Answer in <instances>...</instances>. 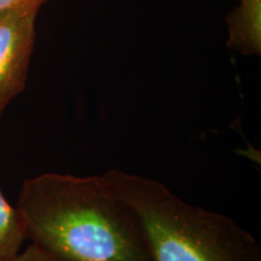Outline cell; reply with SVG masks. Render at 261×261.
Segmentation results:
<instances>
[{
  "mask_svg": "<svg viewBox=\"0 0 261 261\" xmlns=\"http://www.w3.org/2000/svg\"><path fill=\"white\" fill-rule=\"evenodd\" d=\"M227 46L243 55L261 54V0H240L227 18Z\"/></svg>",
  "mask_w": 261,
  "mask_h": 261,
  "instance_id": "cell-4",
  "label": "cell"
},
{
  "mask_svg": "<svg viewBox=\"0 0 261 261\" xmlns=\"http://www.w3.org/2000/svg\"><path fill=\"white\" fill-rule=\"evenodd\" d=\"M46 2L47 0H0V14H2V12L9 11V10L21 8V6L31 4L44 5Z\"/></svg>",
  "mask_w": 261,
  "mask_h": 261,
  "instance_id": "cell-7",
  "label": "cell"
},
{
  "mask_svg": "<svg viewBox=\"0 0 261 261\" xmlns=\"http://www.w3.org/2000/svg\"><path fill=\"white\" fill-rule=\"evenodd\" d=\"M27 240L17 207H12L0 191V257L15 255Z\"/></svg>",
  "mask_w": 261,
  "mask_h": 261,
  "instance_id": "cell-5",
  "label": "cell"
},
{
  "mask_svg": "<svg viewBox=\"0 0 261 261\" xmlns=\"http://www.w3.org/2000/svg\"><path fill=\"white\" fill-rule=\"evenodd\" d=\"M130 208L151 261H261L256 238L218 212L184 201L152 178L103 173Z\"/></svg>",
  "mask_w": 261,
  "mask_h": 261,
  "instance_id": "cell-2",
  "label": "cell"
},
{
  "mask_svg": "<svg viewBox=\"0 0 261 261\" xmlns=\"http://www.w3.org/2000/svg\"><path fill=\"white\" fill-rule=\"evenodd\" d=\"M41 6L31 4L0 14V117L25 87Z\"/></svg>",
  "mask_w": 261,
  "mask_h": 261,
  "instance_id": "cell-3",
  "label": "cell"
},
{
  "mask_svg": "<svg viewBox=\"0 0 261 261\" xmlns=\"http://www.w3.org/2000/svg\"><path fill=\"white\" fill-rule=\"evenodd\" d=\"M16 207L27 238L62 261H151L135 214L103 174L28 178Z\"/></svg>",
  "mask_w": 261,
  "mask_h": 261,
  "instance_id": "cell-1",
  "label": "cell"
},
{
  "mask_svg": "<svg viewBox=\"0 0 261 261\" xmlns=\"http://www.w3.org/2000/svg\"><path fill=\"white\" fill-rule=\"evenodd\" d=\"M0 261H62L52 255L46 250H44L37 244L32 243L31 246H28L24 250H19L18 253H16L15 255L6 256V257H0Z\"/></svg>",
  "mask_w": 261,
  "mask_h": 261,
  "instance_id": "cell-6",
  "label": "cell"
}]
</instances>
